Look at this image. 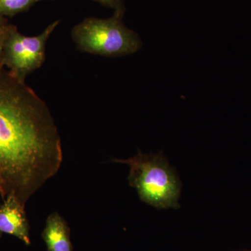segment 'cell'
<instances>
[{"label": "cell", "mask_w": 251, "mask_h": 251, "mask_svg": "<svg viewBox=\"0 0 251 251\" xmlns=\"http://www.w3.org/2000/svg\"><path fill=\"white\" fill-rule=\"evenodd\" d=\"M61 138L45 102L32 89L0 72V195L23 205L62 166Z\"/></svg>", "instance_id": "6da1fadb"}, {"label": "cell", "mask_w": 251, "mask_h": 251, "mask_svg": "<svg viewBox=\"0 0 251 251\" xmlns=\"http://www.w3.org/2000/svg\"><path fill=\"white\" fill-rule=\"evenodd\" d=\"M113 161L130 167L128 182L143 202L158 209L179 207V180L163 156L138 151L132 158Z\"/></svg>", "instance_id": "7a4b0ae2"}, {"label": "cell", "mask_w": 251, "mask_h": 251, "mask_svg": "<svg viewBox=\"0 0 251 251\" xmlns=\"http://www.w3.org/2000/svg\"><path fill=\"white\" fill-rule=\"evenodd\" d=\"M122 16L115 12L106 19L85 18L73 28V41L77 49L87 53L110 57L135 53L141 49L142 41L136 33L126 27Z\"/></svg>", "instance_id": "3957f363"}, {"label": "cell", "mask_w": 251, "mask_h": 251, "mask_svg": "<svg viewBox=\"0 0 251 251\" xmlns=\"http://www.w3.org/2000/svg\"><path fill=\"white\" fill-rule=\"evenodd\" d=\"M59 21L51 23L39 35L26 36L10 25L3 44V63L9 72L20 81L39 69L46 59V42L57 27Z\"/></svg>", "instance_id": "277c9868"}, {"label": "cell", "mask_w": 251, "mask_h": 251, "mask_svg": "<svg viewBox=\"0 0 251 251\" xmlns=\"http://www.w3.org/2000/svg\"><path fill=\"white\" fill-rule=\"evenodd\" d=\"M25 206L13 196H9L0 204V239L3 234L18 238L26 245L31 244L29 226Z\"/></svg>", "instance_id": "5b68a950"}, {"label": "cell", "mask_w": 251, "mask_h": 251, "mask_svg": "<svg viewBox=\"0 0 251 251\" xmlns=\"http://www.w3.org/2000/svg\"><path fill=\"white\" fill-rule=\"evenodd\" d=\"M41 236L48 251H74L70 227L57 211L48 216Z\"/></svg>", "instance_id": "8992f818"}, {"label": "cell", "mask_w": 251, "mask_h": 251, "mask_svg": "<svg viewBox=\"0 0 251 251\" xmlns=\"http://www.w3.org/2000/svg\"><path fill=\"white\" fill-rule=\"evenodd\" d=\"M49 0H0V16L13 17L25 12L36 3Z\"/></svg>", "instance_id": "52a82bcc"}, {"label": "cell", "mask_w": 251, "mask_h": 251, "mask_svg": "<svg viewBox=\"0 0 251 251\" xmlns=\"http://www.w3.org/2000/svg\"><path fill=\"white\" fill-rule=\"evenodd\" d=\"M99 4L112 8L115 10V13L124 14L123 0H94Z\"/></svg>", "instance_id": "ba28073f"}, {"label": "cell", "mask_w": 251, "mask_h": 251, "mask_svg": "<svg viewBox=\"0 0 251 251\" xmlns=\"http://www.w3.org/2000/svg\"><path fill=\"white\" fill-rule=\"evenodd\" d=\"M9 25H8V27H9ZM7 28L5 29L4 30L0 31V72L3 70V67H4V63H3V44H4L5 34H6Z\"/></svg>", "instance_id": "9c48e42d"}, {"label": "cell", "mask_w": 251, "mask_h": 251, "mask_svg": "<svg viewBox=\"0 0 251 251\" xmlns=\"http://www.w3.org/2000/svg\"><path fill=\"white\" fill-rule=\"evenodd\" d=\"M9 25V24L8 23L6 18L0 16V31L4 30L5 29H6Z\"/></svg>", "instance_id": "30bf717a"}]
</instances>
